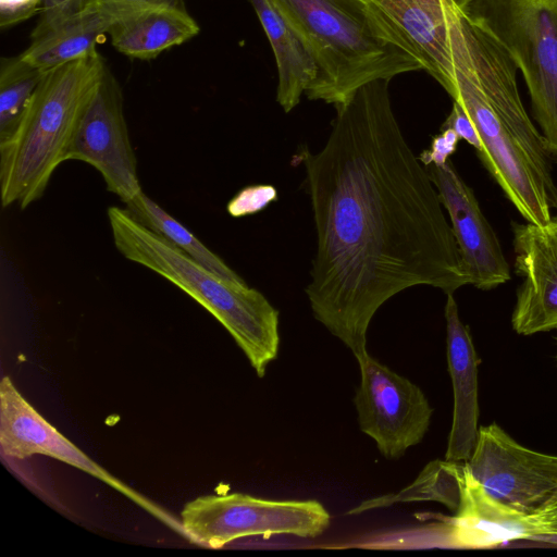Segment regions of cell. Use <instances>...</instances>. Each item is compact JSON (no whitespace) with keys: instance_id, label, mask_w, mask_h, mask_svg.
Here are the masks:
<instances>
[{"instance_id":"6da1fadb","label":"cell","mask_w":557,"mask_h":557,"mask_svg":"<svg viewBox=\"0 0 557 557\" xmlns=\"http://www.w3.org/2000/svg\"><path fill=\"white\" fill-rule=\"evenodd\" d=\"M388 83L370 82L334 106L323 148L296 156L317 234L306 294L314 318L356 359L368 354L373 315L396 294L418 285L454 294L470 284L437 189L394 114Z\"/></svg>"},{"instance_id":"7a4b0ae2","label":"cell","mask_w":557,"mask_h":557,"mask_svg":"<svg viewBox=\"0 0 557 557\" xmlns=\"http://www.w3.org/2000/svg\"><path fill=\"white\" fill-rule=\"evenodd\" d=\"M457 102L472 121L478 156L521 216L546 223L557 211V185L544 137L519 94L518 67L499 44L444 0Z\"/></svg>"},{"instance_id":"3957f363","label":"cell","mask_w":557,"mask_h":557,"mask_svg":"<svg viewBox=\"0 0 557 557\" xmlns=\"http://www.w3.org/2000/svg\"><path fill=\"white\" fill-rule=\"evenodd\" d=\"M307 41L318 75L310 100L346 102L361 86L424 70L396 23L372 0H272Z\"/></svg>"},{"instance_id":"277c9868","label":"cell","mask_w":557,"mask_h":557,"mask_svg":"<svg viewBox=\"0 0 557 557\" xmlns=\"http://www.w3.org/2000/svg\"><path fill=\"white\" fill-rule=\"evenodd\" d=\"M107 69L96 50L45 73L16 128L0 143L3 207L25 209L44 195Z\"/></svg>"},{"instance_id":"5b68a950","label":"cell","mask_w":557,"mask_h":557,"mask_svg":"<svg viewBox=\"0 0 557 557\" xmlns=\"http://www.w3.org/2000/svg\"><path fill=\"white\" fill-rule=\"evenodd\" d=\"M108 219L121 255L176 285L232 335L258 376L276 358L278 311L257 289L226 280L139 223L126 208L110 207Z\"/></svg>"},{"instance_id":"8992f818","label":"cell","mask_w":557,"mask_h":557,"mask_svg":"<svg viewBox=\"0 0 557 557\" xmlns=\"http://www.w3.org/2000/svg\"><path fill=\"white\" fill-rule=\"evenodd\" d=\"M460 10L522 73L534 119L557 162V0H469Z\"/></svg>"},{"instance_id":"52a82bcc","label":"cell","mask_w":557,"mask_h":557,"mask_svg":"<svg viewBox=\"0 0 557 557\" xmlns=\"http://www.w3.org/2000/svg\"><path fill=\"white\" fill-rule=\"evenodd\" d=\"M330 519L314 499L269 500L242 493L200 496L182 511L185 533L211 548L251 535L315 537L327 529Z\"/></svg>"},{"instance_id":"ba28073f","label":"cell","mask_w":557,"mask_h":557,"mask_svg":"<svg viewBox=\"0 0 557 557\" xmlns=\"http://www.w3.org/2000/svg\"><path fill=\"white\" fill-rule=\"evenodd\" d=\"M465 463L505 504L527 511L557 507V456L519 444L497 423L479 428L475 447Z\"/></svg>"},{"instance_id":"9c48e42d","label":"cell","mask_w":557,"mask_h":557,"mask_svg":"<svg viewBox=\"0 0 557 557\" xmlns=\"http://www.w3.org/2000/svg\"><path fill=\"white\" fill-rule=\"evenodd\" d=\"M361 380L354 397L360 430L387 459L400 458L419 444L433 409L424 393L369 354L357 359Z\"/></svg>"},{"instance_id":"30bf717a","label":"cell","mask_w":557,"mask_h":557,"mask_svg":"<svg viewBox=\"0 0 557 557\" xmlns=\"http://www.w3.org/2000/svg\"><path fill=\"white\" fill-rule=\"evenodd\" d=\"M69 160L94 166L107 189L124 205L143 191L124 115L122 88L109 67L79 122L66 154Z\"/></svg>"},{"instance_id":"8fae6325","label":"cell","mask_w":557,"mask_h":557,"mask_svg":"<svg viewBox=\"0 0 557 557\" xmlns=\"http://www.w3.org/2000/svg\"><path fill=\"white\" fill-rule=\"evenodd\" d=\"M446 210L470 284L494 289L510 280V267L479 201L450 159L426 166Z\"/></svg>"},{"instance_id":"7c38bea8","label":"cell","mask_w":557,"mask_h":557,"mask_svg":"<svg viewBox=\"0 0 557 557\" xmlns=\"http://www.w3.org/2000/svg\"><path fill=\"white\" fill-rule=\"evenodd\" d=\"M515 271L522 278L511 314L513 331L557 329V214L544 224L512 223Z\"/></svg>"},{"instance_id":"4fadbf2b","label":"cell","mask_w":557,"mask_h":557,"mask_svg":"<svg viewBox=\"0 0 557 557\" xmlns=\"http://www.w3.org/2000/svg\"><path fill=\"white\" fill-rule=\"evenodd\" d=\"M557 537V507L527 511L493 497L462 462L461 502L448 521L450 545L490 548L510 541Z\"/></svg>"},{"instance_id":"5bb4252c","label":"cell","mask_w":557,"mask_h":557,"mask_svg":"<svg viewBox=\"0 0 557 557\" xmlns=\"http://www.w3.org/2000/svg\"><path fill=\"white\" fill-rule=\"evenodd\" d=\"M0 447L3 455L24 459L45 455L73 466L150 509L131 487L111 475L46 421L21 395L9 376L0 383Z\"/></svg>"},{"instance_id":"9a60e30c","label":"cell","mask_w":557,"mask_h":557,"mask_svg":"<svg viewBox=\"0 0 557 557\" xmlns=\"http://www.w3.org/2000/svg\"><path fill=\"white\" fill-rule=\"evenodd\" d=\"M161 0H86L76 11L37 36L21 57L47 72L96 51L99 39L121 21ZM165 1V0H164Z\"/></svg>"},{"instance_id":"2e32d148","label":"cell","mask_w":557,"mask_h":557,"mask_svg":"<svg viewBox=\"0 0 557 557\" xmlns=\"http://www.w3.org/2000/svg\"><path fill=\"white\" fill-rule=\"evenodd\" d=\"M446 350L454 392V411L445 459H470L479 432V382L476 356L469 329L461 322L454 294H446Z\"/></svg>"},{"instance_id":"e0dca14e","label":"cell","mask_w":557,"mask_h":557,"mask_svg":"<svg viewBox=\"0 0 557 557\" xmlns=\"http://www.w3.org/2000/svg\"><path fill=\"white\" fill-rule=\"evenodd\" d=\"M272 47L278 73L276 101L290 112L313 84L318 67L310 47L272 0H249Z\"/></svg>"},{"instance_id":"ac0fdd59","label":"cell","mask_w":557,"mask_h":557,"mask_svg":"<svg viewBox=\"0 0 557 557\" xmlns=\"http://www.w3.org/2000/svg\"><path fill=\"white\" fill-rule=\"evenodd\" d=\"M198 23L176 1H157L115 24L109 35L121 53L150 60L162 51L184 44L199 33Z\"/></svg>"},{"instance_id":"d6986e66","label":"cell","mask_w":557,"mask_h":557,"mask_svg":"<svg viewBox=\"0 0 557 557\" xmlns=\"http://www.w3.org/2000/svg\"><path fill=\"white\" fill-rule=\"evenodd\" d=\"M125 208L144 226L207 269L226 280L244 282L218 255L211 251L188 228L163 210L144 191L125 203Z\"/></svg>"},{"instance_id":"ffe728a7","label":"cell","mask_w":557,"mask_h":557,"mask_svg":"<svg viewBox=\"0 0 557 557\" xmlns=\"http://www.w3.org/2000/svg\"><path fill=\"white\" fill-rule=\"evenodd\" d=\"M462 462L433 460L407 487L395 494L367 499L348 513L357 515L367 510L391 506L395 503L433 500L456 512L461 502Z\"/></svg>"},{"instance_id":"44dd1931","label":"cell","mask_w":557,"mask_h":557,"mask_svg":"<svg viewBox=\"0 0 557 557\" xmlns=\"http://www.w3.org/2000/svg\"><path fill=\"white\" fill-rule=\"evenodd\" d=\"M45 73L21 54L1 60L0 143L7 140L16 128Z\"/></svg>"},{"instance_id":"7402d4cb","label":"cell","mask_w":557,"mask_h":557,"mask_svg":"<svg viewBox=\"0 0 557 557\" xmlns=\"http://www.w3.org/2000/svg\"><path fill=\"white\" fill-rule=\"evenodd\" d=\"M276 198V190L272 186H248L242 189L227 205L232 216L252 214Z\"/></svg>"},{"instance_id":"603a6c76","label":"cell","mask_w":557,"mask_h":557,"mask_svg":"<svg viewBox=\"0 0 557 557\" xmlns=\"http://www.w3.org/2000/svg\"><path fill=\"white\" fill-rule=\"evenodd\" d=\"M459 136L451 128H441V134L432 139L430 149L424 150L419 159L425 165H443L456 151Z\"/></svg>"},{"instance_id":"cb8c5ba5","label":"cell","mask_w":557,"mask_h":557,"mask_svg":"<svg viewBox=\"0 0 557 557\" xmlns=\"http://www.w3.org/2000/svg\"><path fill=\"white\" fill-rule=\"evenodd\" d=\"M85 2L86 0H42L40 17L30 37L39 35L79 9Z\"/></svg>"},{"instance_id":"d4e9b609","label":"cell","mask_w":557,"mask_h":557,"mask_svg":"<svg viewBox=\"0 0 557 557\" xmlns=\"http://www.w3.org/2000/svg\"><path fill=\"white\" fill-rule=\"evenodd\" d=\"M442 128H451L460 139L470 144L476 152L480 151L481 140L478 132L468 114L457 102H453L451 111L443 123Z\"/></svg>"},{"instance_id":"484cf974","label":"cell","mask_w":557,"mask_h":557,"mask_svg":"<svg viewBox=\"0 0 557 557\" xmlns=\"http://www.w3.org/2000/svg\"><path fill=\"white\" fill-rule=\"evenodd\" d=\"M42 0H0V26L8 28L29 18Z\"/></svg>"},{"instance_id":"4316f807","label":"cell","mask_w":557,"mask_h":557,"mask_svg":"<svg viewBox=\"0 0 557 557\" xmlns=\"http://www.w3.org/2000/svg\"><path fill=\"white\" fill-rule=\"evenodd\" d=\"M454 3L459 8V9H462L469 0H453Z\"/></svg>"},{"instance_id":"83f0119b","label":"cell","mask_w":557,"mask_h":557,"mask_svg":"<svg viewBox=\"0 0 557 557\" xmlns=\"http://www.w3.org/2000/svg\"><path fill=\"white\" fill-rule=\"evenodd\" d=\"M161 1H164V0H161ZM166 1H178V0H166Z\"/></svg>"},{"instance_id":"f1b7e54d","label":"cell","mask_w":557,"mask_h":557,"mask_svg":"<svg viewBox=\"0 0 557 557\" xmlns=\"http://www.w3.org/2000/svg\"><path fill=\"white\" fill-rule=\"evenodd\" d=\"M364 1H370V0H364Z\"/></svg>"}]
</instances>
